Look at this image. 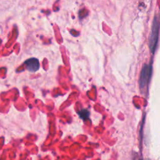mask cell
I'll return each mask as SVG.
<instances>
[{"label":"cell","instance_id":"cell-1","mask_svg":"<svg viewBox=\"0 0 160 160\" xmlns=\"http://www.w3.org/2000/svg\"><path fill=\"white\" fill-rule=\"evenodd\" d=\"M159 22L158 19L156 17H154L151 28V32L149 38V46L152 53H154L157 43L158 41V36H159Z\"/></svg>","mask_w":160,"mask_h":160},{"label":"cell","instance_id":"cell-3","mask_svg":"<svg viewBox=\"0 0 160 160\" xmlns=\"http://www.w3.org/2000/svg\"><path fill=\"white\" fill-rule=\"evenodd\" d=\"M24 64L27 70L32 72L37 71L40 67L38 59L34 58H32L25 61Z\"/></svg>","mask_w":160,"mask_h":160},{"label":"cell","instance_id":"cell-5","mask_svg":"<svg viewBox=\"0 0 160 160\" xmlns=\"http://www.w3.org/2000/svg\"><path fill=\"white\" fill-rule=\"evenodd\" d=\"M139 160H142V159H139Z\"/></svg>","mask_w":160,"mask_h":160},{"label":"cell","instance_id":"cell-2","mask_svg":"<svg viewBox=\"0 0 160 160\" xmlns=\"http://www.w3.org/2000/svg\"><path fill=\"white\" fill-rule=\"evenodd\" d=\"M152 72V67L150 65L145 64L142 68L141 72L140 79H139V86L141 89H144L148 84L150 79Z\"/></svg>","mask_w":160,"mask_h":160},{"label":"cell","instance_id":"cell-4","mask_svg":"<svg viewBox=\"0 0 160 160\" xmlns=\"http://www.w3.org/2000/svg\"><path fill=\"white\" fill-rule=\"evenodd\" d=\"M78 114L81 119H82L83 120H85L89 118V112L86 109H82V110L80 111L79 112H78Z\"/></svg>","mask_w":160,"mask_h":160}]
</instances>
